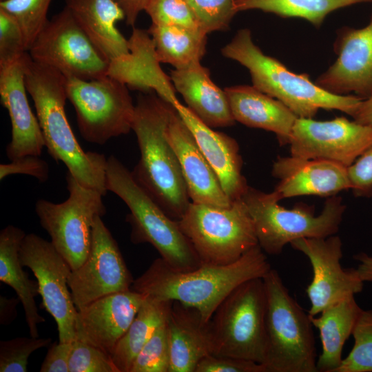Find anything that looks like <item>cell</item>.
<instances>
[{
	"label": "cell",
	"mask_w": 372,
	"mask_h": 372,
	"mask_svg": "<svg viewBox=\"0 0 372 372\" xmlns=\"http://www.w3.org/2000/svg\"><path fill=\"white\" fill-rule=\"evenodd\" d=\"M271 269L259 245L231 263L202 264L188 271L174 269L158 258L134 280L131 289L145 296L177 301L193 307L205 322H209L218 307L234 289L249 280L262 278Z\"/></svg>",
	"instance_id": "cell-1"
},
{
	"label": "cell",
	"mask_w": 372,
	"mask_h": 372,
	"mask_svg": "<svg viewBox=\"0 0 372 372\" xmlns=\"http://www.w3.org/2000/svg\"><path fill=\"white\" fill-rule=\"evenodd\" d=\"M173 109L153 90L138 95L132 130L141 157L132 173L165 212L179 220L191 200L177 156L166 135Z\"/></svg>",
	"instance_id": "cell-2"
},
{
	"label": "cell",
	"mask_w": 372,
	"mask_h": 372,
	"mask_svg": "<svg viewBox=\"0 0 372 372\" xmlns=\"http://www.w3.org/2000/svg\"><path fill=\"white\" fill-rule=\"evenodd\" d=\"M67 78L57 70L33 61L29 53L25 83L37 112L45 147L57 163L63 162L74 178L105 196L107 158L103 154L85 152L67 119Z\"/></svg>",
	"instance_id": "cell-3"
},
{
	"label": "cell",
	"mask_w": 372,
	"mask_h": 372,
	"mask_svg": "<svg viewBox=\"0 0 372 372\" xmlns=\"http://www.w3.org/2000/svg\"><path fill=\"white\" fill-rule=\"evenodd\" d=\"M221 52L248 69L254 87L282 102L298 118H312L320 109L337 110L353 116L363 99L332 94L313 83L308 74L290 71L262 52L249 29L238 30Z\"/></svg>",
	"instance_id": "cell-4"
},
{
	"label": "cell",
	"mask_w": 372,
	"mask_h": 372,
	"mask_svg": "<svg viewBox=\"0 0 372 372\" xmlns=\"http://www.w3.org/2000/svg\"><path fill=\"white\" fill-rule=\"evenodd\" d=\"M106 188L118 196L130 211L126 221L132 227L133 243L151 244L161 258L176 270H192L202 265L178 220L165 212L114 155L107 158Z\"/></svg>",
	"instance_id": "cell-5"
},
{
	"label": "cell",
	"mask_w": 372,
	"mask_h": 372,
	"mask_svg": "<svg viewBox=\"0 0 372 372\" xmlns=\"http://www.w3.org/2000/svg\"><path fill=\"white\" fill-rule=\"evenodd\" d=\"M267 295V372H317V353L311 316L290 296L279 273L262 278Z\"/></svg>",
	"instance_id": "cell-6"
},
{
	"label": "cell",
	"mask_w": 372,
	"mask_h": 372,
	"mask_svg": "<svg viewBox=\"0 0 372 372\" xmlns=\"http://www.w3.org/2000/svg\"><path fill=\"white\" fill-rule=\"evenodd\" d=\"M252 218L258 245L270 255L280 254L284 247L299 238H327L335 234L346 206L340 196H329L320 214L300 204L289 209L278 205L273 191L265 193L250 186L242 197Z\"/></svg>",
	"instance_id": "cell-7"
},
{
	"label": "cell",
	"mask_w": 372,
	"mask_h": 372,
	"mask_svg": "<svg viewBox=\"0 0 372 372\" xmlns=\"http://www.w3.org/2000/svg\"><path fill=\"white\" fill-rule=\"evenodd\" d=\"M178 222L202 264L231 263L258 245L252 218L242 198L225 207L191 202Z\"/></svg>",
	"instance_id": "cell-8"
},
{
	"label": "cell",
	"mask_w": 372,
	"mask_h": 372,
	"mask_svg": "<svg viewBox=\"0 0 372 372\" xmlns=\"http://www.w3.org/2000/svg\"><path fill=\"white\" fill-rule=\"evenodd\" d=\"M266 310L267 295L262 278L249 280L234 289L210 320L213 354L264 364Z\"/></svg>",
	"instance_id": "cell-9"
},
{
	"label": "cell",
	"mask_w": 372,
	"mask_h": 372,
	"mask_svg": "<svg viewBox=\"0 0 372 372\" xmlns=\"http://www.w3.org/2000/svg\"><path fill=\"white\" fill-rule=\"evenodd\" d=\"M69 196L61 203L39 199L35 211L51 243L72 270L79 268L89 254L95 218L106 209L103 195L81 184L69 172L66 176Z\"/></svg>",
	"instance_id": "cell-10"
},
{
	"label": "cell",
	"mask_w": 372,
	"mask_h": 372,
	"mask_svg": "<svg viewBox=\"0 0 372 372\" xmlns=\"http://www.w3.org/2000/svg\"><path fill=\"white\" fill-rule=\"evenodd\" d=\"M66 91L79 132L87 142L103 145L132 130L135 105L125 83L117 77L67 78Z\"/></svg>",
	"instance_id": "cell-11"
},
{
	"label": "cell",
	"mask_w": 372,
	"mask_h": 372,
	"mask_svg": "<svg viewBox=\"0 0 372 372\" xmlns=\"http://www.w3.org/2000/svg\"><path fill=\"white\" fill-rule=\"evenodd\" d=\"M31 59L66 78L92 80L110 74L111 62L65 6L48 21L28 50Z\"/></svg>",
	"instance_id": "cell-12"
},
{
	"label": "cell",
	"mask_w": 372,
	"mask_h": 372,
	"mask_svg": "<svg viewBox=\"0 0 372 372\" xmlns=\"http://www.w3.org/2000/svg\"><path fill=\"white\" fill-rule=\"evenodd\" d=\"M19 254L22 266L28 267L37 280L41 307L54 319L59 342H73L78 309L68 284L70 267L51 242L34 234L25 235Z\"/></svg>",
	"instance_id": "cell-13"
},
{
	"label": "cell",
	"mask_w": 372,
	"mask_h": 372,
	"mask_svg": "<svg viewBox=\"0 0 372 372\" xmlns=\"http://www.w3.org/2000/svg\"><path fill=\"white\" fill-rule=\"evenodd\" d=\"M133 282L116 241L102 217L97 216L87 258L68 276V287L76 309L110 294L130 290Z\"/></svg>",
	"instance_id": "cell-14"
},
{
	"label": "cell",
	"mask_w": 372,
	"mask_h": 372,
	"mask_svg": "<svg viewBox=\"0 0 372 372\" xmlns=\"http://www.w3.org/2000/svg\"><path fill=\"white\" fill-rule=\"evenodd\" d=\"M289 144L291 156L331 161L348 167L372 147V126L344 117L324 121L298 118Z\"/></svg>",
	"instance_id": "cell-15"
},
{
	"label": "cell",
	"mask_w": 372,
	"mask_h": 372,
	"mask_svg": "<svg viewBox=\"0 0 372 372\" xmlns=\"http://www.w3.org/2000/svg\"><path fill=\"white\" fill-rule=\"evenodd\" d=\"M290 245L303 253L312 267L313 279L306 289L311 302L308 311L311 316L362 291L364 282L357 269L342 267V242L339 236L302 238Z\"/></svg>",
	"instance_id": "cell-16"
},
{
	"label": "cell",
	"mask_w": 372,
	"mask_h": 372,
	"mask_svg": "<svg viewBox=\"0 0 372 372\" xmlns=\"http://www.w3.org/2000/svg\"><path fill=\"white\" fill-rule=\"evenodd\" d=\"M334 48L337 59L315 83L335 94L372 96V14L364 27L340 30Z\"/></svg>",
	"instance_id": "cell-17"
},
{
	"label": "cell",
	"mask_w": 372,
	"mask_h": 372,
	"mask_svg": "<svg viewBox=\"0 0 372 372\" xmlns=\"http://www.w3.org/2000/svg\"><path fill=\"white\" fill-rule=\"evenodd\" d=\"M145 298L131 289L104 296L83 307L76 315V340L111 355Z\"/></svg>",
	"instance_id": "cell-18"
},
{
	"label": "cell",
	"mask_w": 372,
	"mask_h": 372,
	"mask_svg": "<svg viewBox=\"0 0 372 372\" xmlns=\"http://www.w3.org/2000/svg\"><path fill=\"white\" fill-rule=\"evenodd\" d=\"M28 52L19 60L0 67L1 104L8 112L12 138L6 147L11 161L25 155L41 156L45 147L37 118L29 105L25 83V65Z\"/></svg>",
	"instance_id": "cell-19"
},
{
	"label": "cell",
	"mask_w": 372,
	"mask_h": 372,
	"mask_svg": "<svg viewBox=\"0 0 372 372\" xmlns=\"http://www.w3.org/2000/svg\"><path fill=\"white\" fill-rule=\"evenodd\" d=\"M166 135L179 161L191 202L223 207L231 205L233 201L224 192L193 134L174 107Z\"/></svg>",
	"instance_id": "cell-20"
},
{
	"label": "cell",
	"mask_w": 372,
	"mask_h": 372,
	"mask_svg": "<svg viewBox=\"0 0 372 372\" xmlns=\"http://www.w3.org/2000/svg\"><path fill=\"white\" fill-rule=\"evenodd\" d=\"M271 173L279 180L273 191L280 200L304 195L329 197L351 189L347 167L324 159L279 156Z\"/></svg>",
	"instance_id": "cell-21"
},
{
	"label": "cell",
	"mask_w": 372,
	"mask_h": 372,
	"mask_svg": "<svg viewBox=\"0 0 372 372\" xmlns=\"http://www.w3.org/2000/svg\"><path fill=\"white\" fill-rule=\"evenodd\" d=\"M170 103L193 134L228 198L231 201L242 198L249 185L242 173V159L237 141L203 123L177 98Z\"/></svg>",
	"instance_id": "cell-22"
},
{
	"label": "cell",
	"mask_w": 372,
	"mask_h": 372,
	"mask_svg": "<svg viewBox=\"0 0 372 372\" xmlns=\"http://www.w3.org/2000/svg\"><path fill=\"white\" fill-rule=\"evenodd\" d=\"M170 347L169 372H195L198 364L214 351L211 322L200 312L173 301L167 320Z\"/></svg>",
	"instance_id": "cell-23"
},
{
	"label": "cell",
	"mask_w": 372,
	"mask_h": 372,
	"mask_svg": "<svg viewBox=\"0 0 372 372\" xmlns=\"http://www.w3.org/2000/svg\"><path fill=\"white\" fill-rule=\"evenodd\" d=\"M174 87L187 107L205 125L211 127L232 126L234 118L227 94L211 79L208 68L196 63L171 71Z\"/></svg>",
	"instance_id": "cell-24"
},
{
	"label": "cell",
	"mask_w": 372,
	"mask_h": 372,
	"mask_svg": "<svg viewBox=\"0 0 372 372\" xmlns=\"http://www.w3.org/2000/svg\"><path fill=\"white\" fill-rule=\"evenodd\" d=\"M225 91L236 121L273 132L280 145L289 143L298 117L285 104L253 85H234Z\"/></svg>",
	"instance_id": "cell-25"
},
{
	"label": "cell",
	"mask_w": 372,
	"mask_h": 372,
	"mask_svg": "<svg viewBox=\"0 0 372 372\" xmlns=\"http://www.w3.org/2000/svg\"><path fill=\"white\" fill-rule=\"evenodd\" d=\"M64 1L81 28L110 62L130 53L129 41L116 27L125 17L114 0Z\"/></svg>",
	"instance_id": "cell-26"
},
{
	"label": "cell",
	"mask_w": 372,
	"mask_h": 372,
	"mask_svg": "<svg viewBox=\"0 0 372 372\" xmlns=\"http://www.w3.org/2000/svg\"><path fill=\"white\" fill-rule=\"evenodd\" d=\"M25 235L21 229L11 225L1 231L0 280L15 291L23 307L30 335L38 338V324L44 322L45 318L39 315L34 300L39 295L37 280L29 278L19 259V249Z\"/></svg>",
	"instance_id": "cell-27"
},
{
	"label": "cell",
	"mask_w": 372,
	"mask_h": 372,
	"mask_svg": "<svg viewBox=\"0 0 372 372\" xmlns=\"http://www.w3.org/2000/svg\"><path fill=\"white\" fill-rule=\"evenodd\" d=\"M362 310L352 296L328 307L318 317L311 316L322 343V353L316 362L318 371L335 372L341 365L344 344L352 335Z\"/></svg>",
	"instance_id": "cell-28"
},
{
	"label": "cell",
	"mask_w": 372,
	"mask_h": 372,
	"mask_svg": "<svg viewBox=\"0 0 372 372\" xmlns=\"http://www.w3.org/2000/svg\"><path fill=\"white\" fill-rule=\"evenodd\" d=\"M173 300L145 296L111 358L119 372H130L135 358L156 329L167 321Z\"/></svg>",
	"instance_id": "cell-29"
},
{
	"label": "cell",
	"mask_w": 372,
	"mask_h": 372,
	"mask_svg": "<svg viewBox=\"0 0 372 372\" xmlns=\"http://www.w3.org/2000/svg\"><path fill=\"white\" fill-rule=\"evenodd\" d=\"M147 33L152 37L157 61L174 69L200 63L205 54L207 34L203 31L152 23Z\"/></svg>",
	"instance_id": "cell-30"
},
{
	"label": "cell",
	"mask_w": 372,
	"mask_h": 372,
	"mask_svg": "<svg viewBox=\"0 0 372 372\" xmlns=\"http://www.w3.org/2000/svg\"><path fill=\"white\" fill-rule=\"evenodd\" d=\"M372 0H236L237 12L260 10L282 17H299L319 28L331 12Z\"/></svg>",
	"instance_id": "cell-31"
},
{
	"label": "cell",
	"mask_w": 372,
	"mask_h": 372,
	"mask_svg": "<svg viewBox=\"0 0 372 372\" xmlns=\"http://www.w3.org/2000/svg\"><path fill=\"white\" fill-rule=\"evenodd\" d=\"M52 0H1L0 9L11 15L21 28L28 51L44 28Z\"/></svg>",
	"instance_id": "cell-32"
},
{
	"label": "cell",
	"mask_w": 372,
	"mask_h": 372,
	"mask_svg": "<svg viewBox=\"0 0 372 372\" xmlns=\"http://www.w3.org/2000/svg\"><path fill=\"white\" fill-rule=\"evenodd\" d=\"M354 345L335 372H372V309H362L352 332Z\"/></svg>",
	"instance_id": "cell-33"
},
{
	"label": "cell",
	"mask_w": 372,
	"mask_h": 372,
	"mask_svg": "<svg viewBox=\"0 0 372 372\" xmlns=\"http://www.w3.org/2000/svg\"><path fill=\"white\" fill-rule=\"evenodd\" d=\"M169 368L170 347L166 321L156 329L138 353L130 372H169Z\"/></svg>",
	"instance_id": "cell-34"
},
{
	"label": "cell",
	"mask_w": 372,
	"mask_h": 372,
	"mask_svg": "<svg viewBox=\"0 0 372 372\" xmlns=\"http://www.w3.org/2000/svg\"><path fill=\"white\" fill-rule=\"evenodd\" d=\"M145 11L153 24L203 31L186 0H150Z\"/></svg>",
	"instance_id": "cell-35"
},
{
	"label": "cell",
	"mask_w": 372,
	"mask_h": 372,
	"mask_svg": "<svg viewBox=\"0 0 372 372\" xmlns=\"http://www.w3.org/2000/svg\"><path fill=\"white\" fill-rule=\"evenodd\" d=\"M50 338L18 337L0 342V372H26L30 355L48 347Z\"/></svg>",
	"instance_id": "cell-36"
},
{
	"label": "cell",
	"mask_w": 372,
	"mask_h": 372,
	"mask_svg": "<svg viewBox=\"0 0 372 372\" xmlns=\"http://www.w3.org/2000/svg\"><path fill=\"white\" fill-rule=\"evenodd\" d=\"M197 17L203 30L209 34L225 30L238 12L236 0H186Z\"/></svg>",
	"instance_id": "cell-37"
},
{
	"label": "cell",
	"mask_w": 372,
	"mask_h": 372,
	"mask_svg": "<svg viewBox=\"0 0 372 372\" xmlns=\"http://www.w3.org/2000/svg\"><path fill=\"white\" fill-rule=\"evenodd\" d=\"M69 372H119L111 355L85 342L74 340Z\"/></svg>",
	"instance_id": "cell-38"
},
{
	"label": "cell",
	"mask_w": 372,
	"mask_h": 372,
	"mask_svg": "<svg viewBox=\"0 0 372 372\" xmlns=\"http://www.w3.org/2000/svg\"><path fill=\"white\" fill-rule=\"evenodd\" d=\"M27 52L21 28L11 15L0 9V67L19 60Z\"/></svg>",
	"instance_id": "cell-39"
},
{
	"label": "cell",
	"mask_w": 372,
	"mask_h": 372,
	"mask_svg": "<svg viewBox=\"0 0 372 372\" xmlns=\"http://www.w3.org/2000/svg\"><path fill=\"white\" fill-rule=\"evenodd\" d=\"M195 372H267V369L252 360L211 354L198 364Z\"/></svg>",
	"instance_id": "cell-40"
},
{
	"label": "cell",
	"mask_w": 372,
	"mask_h": 372,
	"mask_svg": "<svg viewBox=\"0 0 372 372\" xmlns=\"http://www.w3.org/2000/svg\"><path fill=\"white\" fill-rule=\"evenodd\" d=\"M40 156L25 155L0 165V179L13 174H27L40 182H45L49 176V167Z\"/></svg>",
	"instance_id": "cell-41"
},
{
	"label": "cell",
	"mask_w": 372,
	"mask_h": 372,
	"mask_svg": "<svg viewBox=\"0 0 372 372\" xmlns=\"http://www.w3.org/2000/svg\"><path fill=\"white\" fill-rule=\"evenodd\" d=\"M351 189L358 196L372 193V147L347 167Z\"/></svg>",
	"instance_id": "cell-42"
},
{
	"label": "cell",
	"mask_w": 372,
	"mask_h": 372,
	"mask_svg": "<svg viewBox=\"0 0 372 372\" xmlns=\"http://www.w3.org/2000/svg\"><path fill=\"white\" fill-rule=\"evenodd\" d=\"M73 342H54L48 350L40 371L69 372V359Z\"/></svg>",
	"instance_id": "cell-43"
},
{
	"label": "cell",
	"mask_w": 372,
	"mask_h": 372,
	"mask_svg": "<svg viewBox=\"0 0 372 372\" xmlns=\"http://www.w3.org/2000/svg\"><path fill=\"white\" fill-rule=\"evenodd\" d=\"M125 14L127 25L134 26L139 13L145 10L150 0H114Z\"/></svg>",
	"instance_id": "cell-44"
},
{
	"label": "cell",
	"mask_w": 372,
	"mask_h": 372,
	"mask_svg": "<svg viewBox=\"0 0 372 372\" xmlns=\"http://www.w3.org/2000/svg\"><path fill=\"white\" fill-rule=\"evenodd\" d=\"M352 117L358 123L372 126V96L362 99Z\"/></svg>",
	"instance_id": "cell-45"
},
{
	"label": "cell",
	"mask_w": 372,
	"mask_h": 372,
	"mask_svg": "<svg viewBox=\"0 0 372 372\" xmlns=\"http://www.w3.org/2000/svg\"><path fill=\"white\" fill-rule=\"evenodd\" d=\"M20 301L17 298L7 299L1 297V323L3 324H10L16 317V306Z\"/></svg>",
	"instance_id": "cell-46"
},
{
	"label": "cell",
	"mask_w": 372,
	"mask_h": 372,
	"mask_svg": "<svg viewBox=\"0 0 372 372\" xmlns=\"http://www.w3.org/2000/svg\"><path fill=\"white\" fill-rule=\"evenodd\" d=\"M354 258L359 261L356 269L362 281L372 282V256L360 253L354 256Z\"/></svg>",
	"instance_id": "cell-47"
},
{
	"label": "cell",
	"mask_w": 372,
	"mask_h": 372,
	"mask_svg": "<svg viewBox=\"0 0 372 372\" xmlns=\"http://www.w3.org/2000/svg\"><path fill=\"white\" fill-rule=\"evenodd\" d=\"M0 1H1V0H0Z\"/></svg>",
	"instance_id": "cell-48"
}]
</instances>
